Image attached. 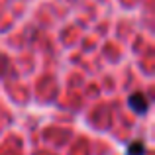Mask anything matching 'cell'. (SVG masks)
I'll list each match as a JSON object with an SVG mask.
<instances>
[{"label": "cell", "mask_w": 155, "mask_h": 155, "mask_svg": "<svg viewBox=\"0 0 155 155\" xmlns=\"http://www.w3.org/2000/svg\"><path fill=\"white\" fill-rule=\"evenodd\" d=\"M143 153H145V145H143V141L136 140V141H132V143H130V147H128V155H143Z\"/></svg>", "instance_id": "7a4b0ae2"}, {"label": "cell", "mask_w": 155, "mask_h": 155, "mask_svg": "<svg viewBox=\"0 0 155 155\" xmlns=\"http://www.w3.org/2000/svg\"><path fill=\"white\" fill-rule=\"evenodd\" d=\"M128 104H130V108H132L134 112H137V114H143V112H147V108H149V102H147V98H145V96L141 94V92H134V94L130 96Z\"/></svg>", "instance_id": "6da1fadb"}]
</instances>
